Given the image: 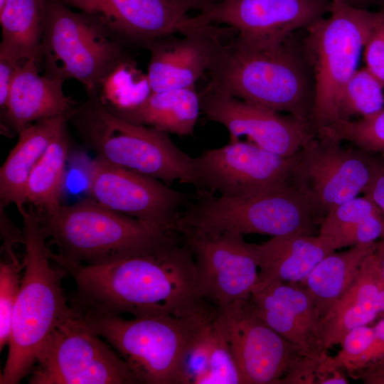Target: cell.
<instances>
[{
	"instance_id": "obj_18",
	"label": "cell",
	"mask_w": 384,
	"mask_h": 384,
	"mask_svg": "<svg viewBox=\"0 0 384 384\" xmlns=\"http://www.w3.org/2000/svg\"><path fill=\"white\" fill-rule=\"evenodd\" d=\"M249 299L257 316L306 356L322 361L329 356L322 318L300 283H256Z\"/></svg>"
},
{
	"instance_id": "obj_33",
	"label": "cell",
	"mask_w": 384,
	"mask_h": 384,
	"mask_svg": "<svg viewBox=\"0 0 384 384\" xmlns=\"http://www.w3.org/2000/svg\"><path fill=\"white\" fill-rule=\"evenodd\" d=\"M14 246H3L0 262V349L9 343L14 307L17 299L25 267L24 256L19 259Z\"/></svg>"
},
{
	"instance_id": "obj_10",
	"label": "cell",
	"mask_w": 384,
	"mask_h": 384,
	"mask_svg": "<svg viewBox=\"0 0 384 384\" xmlns=\"http://www.w3.org/2000/svg\"><path fill=\"white\" fill-rule=\"evenodd\" d=\"M217 319L243 384H314L321 361L306 356L270 327L249 298L217 306Z\"/></svg>"
},
{
	"instance_id": "obj_43",
	"label": "cell",
	"mask_w": 384,
	"mask_h": 384,
	"mask_svg": "<svg viewBox=\"0 0 384 384\" xmlns=\"http://www.w3.org/2000/svg\"><path fill=\"white\" fill-rule=\"evenodd\" d=\"M176 4L186 12L207 10L216 6L225 0H174Z\"/></svg>"
},
{
	"instance_id": "obj_9",
	"label": "cell",
	"mask_w": 384,
	"mask_h": 384,
	"mask_svg": "<svg viewBox=\"0 0 384 384\" xmlns=\"http://www.w3.org/2000/svg\"><path fill=\"white\" fill-rule=\"evenodd\" d=\"M383 22L382 15L354 8L344 0H332L329 16L306 29L316 86L311 122L317 132L338 121L343 87L358 70L370 36Z\"/></svg>"
},
{
	"instance_id": "obj_21",
	"label": "cell",
	"mask_w": 384,
	"mask_h": 384,
	"mask_svg": "<svg viewBox=\"0 0 384 384\" xmlns=\"http://www.w3.org/2000/svg\"><path fill=\"white\" fill-rule=\"evenodd\" d=\"M382 239L363 260L351 286L322 319L325 347L341 344L350 330L369 325L384 314Z\"/></svg>"
},
{
	"instance_id": "obj_29",
	"label": "cell",
	"mask_w": 384,
	"mask_h": 384,
	"mask_svg": "<svg viewBox=\"0 0 384 384\" xmlns=\"http://www.w3.org/2000/svg\"><path fill=\"white\" fill-rule=\"evenodd\" d=\"M151 92L147 75L138 70L134 61L129 57L104 79L98 95L108 110H118L137 106Z\"/></svg>"
},
{
	"instance_id": "obj_31",
	"label": "cell",
	"mask_w": 384,
	"mask_h": 384,
	"mask_svg": "<svg viewBox=\"0 0 384 384\" xmlns=\"http://www.w3.org/2000/svg\"><path fill=\"white\" fill-rule=\"evenodd\" d=\"M378 208L368 197H356L328 213L320 224L319 234L327 237L336 250L350 247L359 224Z\"/></svg>"
},
{
	"instance_id": "obj_19",
	"label": "cell",
	"mask_w": 384,
	"mask_h": 384,
	"mask_svg": "<svg viewBox=\"0 0 384 384\" xmlns=\"http://www.w3.org/2000/svg\"><path fill=\"white\" fill-rule=\"evenodd\" d=\"M85 12L129 49L149 47L156 40L180 34L189 16L174 0H58Z\"/></svg>"
},
{
	"instance_id": "obj_37",
	"label": "cell",
	"mask_w": 384,
	"mask_h": 384,
	"mask_svg": "<svg viewBox=\"0 0 384 384\" xmlns=\"http://www.w3.org/2000/svg\"><path fill=\"white\" fill-rule=\"evenodd\" d=\"M364 48L366 67L384 83V22L375 28Z\"/></svg>"
},
{
	"instance_id": "obj_46",
	"label": "cell",
	"mask_w": 384,
	"mask_h": 384,
	"mask_svg": "<svg viewBox=\"0 0 384 384\" xmlns=\"http://www.w3.org/2000/svg\"><path fill=\"white\" fill-rule=\"evenodd\" d=\"M6 0H0V11L4 8Z\"/></svg>"
},
{
	"instance_id": "obj_42",
	"label": "cell",
	"mask_w": 384,
	"mask_h": 384,
	"mask_svg": "<svg viewBox=\"0 0 384 384\" xmlns=\"http://www.w3.org/2000/svg\"><path fill=\"white\" fill-rule=\"evenodd\" d=\"M350 375L366 384H384V358L374 361Z\"/></svg>"
},
{
	"instance_id": "obj_11",
	"label": "cell",
	"mask_w": 384,
	"mask_h": 384,
	"mask_svg": "<svg viewBox=\"0 0 384 384\" xmlns=\"http://www.w3.org/2000/svg\"><path fill=\"white\" fill-rule=\"evenodd\" d=\"M29 375L30 384L139 383L74 308L41 346Z\"/></svg>"
},
{
	"instance_id": "obj_38",
	"label": "cell",
	"mask_w": 384,
	"mask_h": 384,
	"mask_svg": "<svg viewBox=\"0 0 384 384\" xmlns=\"http://www.w3.org/2000/svg\"><path fill=\"white\" fill-rule=\"evenodd\" d=\"M363 193L384 213V154L372 153L370 176Z\"/></svg>"
},
{
	"instance_id": "obj_4",
	"label": "cell",
	"mask_w": 384,
	"mask_h": 384,
	"mask_svg": "<svg viewBox=\"0 0 384 384\" xmlns=\"http://www.w3.org/2000/svg\"><path fill=\"white\" fill-rule=\"evenodd\" d=\"M37 215L50 258L63 269L105 265L147 252L175 232L157 229L93 198L62 205L49 215Z\"/></svg>"
},
{
	"instance_id": "obj_20",
	"label": "cell",
	"mask_w": 384,
	"mask_h": 384,
	"mask_svg": "<svg viewBox=\"0 0 384 384\" xmlns=\"http://www.w3.org/2000/svg\"><path fill=\"white\" fill-rule=\"evenodd\" d=\"M228 28L206 24L187 29L181 37L172 34L154 41L147 49L146 75L151 91L195 87L208 70Z\"/></svg>"
},
{
	"instance_id": "obj_27",
	"label": "cell",
	"mask_w": 384,
	"mask_h": 384,
	"mask_svg": "<svg viewBox=\"0 0 384 384\" xmlns=\"http://www.w3.org/2000/svg\"><path fill=\"white\" fill-rule=\"evenodd\" d=\"M46 0H6L0 11V59L41 61Z\"/></svg>"
},
{
	"instance_id": "obj_41",
	"label": "cell",
	"mask_w": 384,
	"mask_h": 384,
	"mask_svg": "<svg viewBox=\"0 0 384 384\" xmlns=\"http://www.w3.org/2000/svg\"><path fill=\"white\" fill-rule=\"evenodd\" d=\"M342 368L333 366L329 356L321 361L315 371L316 384H346L348 383L346 376L341 370Z\"/></svg>"
},
{
	"instance_id": "obj_28",
	"label": "cell",
	"mask_w": 384,
	"mask_h": 384,
	"mask_svg": "<svg viewBox=\"0 0 384 384\" xmlns=\"http://www.w3.org/2000/svg\"><path fill=\"white\" fill-rule=\"evenodd\" d=\"M69 144L65 124L54 137L28 179L26 203L33 206L39 215L53 214L62 206Z\"/></svg>"
},
{
	"instance_id": "obj_39",
	"label": "cell",
	"mask_w": 384,
	"mask_h": 384,
	"mask_svg": "<svg viewBox=\"0 0 384 384\" xmlns=\"http://www.w3.org/2000/svg\"><path fill=\"white\" fill-rule=\"evenodd\" d=\"M373 327L375 330L374 339L350 374L374 361L384 358V318L380 319Z\"/></svg>"
},
{
	"instance_id": "obj_36",
	"label": "cell",
	"mask_w": 384,
	"mask_h": 384,
	"mask_svg": "<svg viewBox=\"0 0 384 384\" xmlns=\"http://www.w3.org/2000/svg\"><path fill=\"white\" fill-rule=\"evenodd\" d=\"M375 336L374 327L364 325L346 333L341 344V349L335 357L329 356L333 366L346 369L351 373L358 361L370 346Z\"/></svg>"
},
{
	"instance_id": "obj_24",
	"label": "cell",
	"mask_w": 384,
	"mask_h": 384,
	"mask_svg": "<svg viewBox=\"0 0 384 384\" xmlns=\"http://www.w3.org/2000/svg\"><path fill=\"white\" fill-rule=\"evenodd\" d=\"M68 122L58 116L34 122L18 132V139L0 169V200L4 206L26 203L30 174L56 134Z\"/></svg>"
},
{
	"instance_id": "obj_23",
	"label": "cell",
	"mask_w": 384,
	"mask_h": 384,
	"mask_svg": "<svg viewBox=\"0 0 384 384\" xmlns=\"http://www.w3.org/2000/svg\"><path fill=\"white\" fill-rule=\"evenodd\" d=\"M259 269L257 283H300L326 255L336 248L326 236L290 233L252 244Z\"/></svg>"
},
{
	"instance_id": "obj_16",
	"label": "cell",
	"mask_w": 384,
	"mask_h": 384,
	"mask_svg": "<svg viewBox=\"0 0 384 384\" xmlns=\"http://www.w3.org/2000/svg\"><path fill=\"white\" fill-rule=\"evenodd\" d=\"M198 95L201 111L208 120L228 130L230 142L247 136L251 142L269 151L290 157L317 133L310 121L283 115L209 85Z\"/></svg>"
},
{
	"instance_id": "obj_5",
	"label": "cell",
	"mask_w": 384,
	"mask_h": 384,
	"mask_svg": "<svg viewBox=\"0 0 384 384\" xmlns=\"http://www.w3.org/2000/svg\"><path fill=\"white\" fill-rule=\"evenodd\" d=\"M68 115V122L95 158L171 186L176 181L199 184L193 157L181 150L168 133L133 124L112 113L97 93L87 94Z\"/></svg>"
},
{
	"instance_id": "obj_6",
	"label": "cell",
	"mask_w": 384,
	"mask_h": 384,
	"mask_svg": "<svg viewBox=\"0 0 384 384\" xmlns=\"http://www.w3.org/2000/svg\"><path fill=\"white\" fill-rule=\"evenodd\" d=\"M215 307L209 304L201 311L183 316L132 319L73 308L114 348L139 383L180 384L186 353Z\"/></svg>"
},
{
	"instance_id": "obj_40",
	"label": "cell",
	"mask_w": 384,
	"mask_h": 384,
	"mask_svg": "<svg viewBox=\"0 0 384 384\" xmlns=\"http://www.w3.org/2000/svg\"><path fill=\"white\" fill-rule=\"evenodd\" d=\"M21 63L0 59V107L3 110L7 106L12 83Z\"/></svg>"
},
{
	"instance_id": "obj_15",
	"label": "cell",
	"mask_w": 384,
	"mask_h": 384,
	"mask_svg": "<svg viewBox=\"0 0 384 384\" xmlns=\"http://www.w3.org/2000/svg\"><path fill=\"white\" fill-rule=\"evenodd\" d=\"M332 0H225L183 23L181 32L206 24H223L247 41H281L329 14Z\"/></svg>"
},
{
	"instance_id": "obj_25",
	"label": "cell",
	"mask_w": 384,
	"mask_h": 384,
	"mask_svg": "<svg viewBox=\"0 0 384 384\" xmlns=\"http://www.w3.org/2000/svg\"><path fill=\"white\" fill-rule=\"evenodd\" d=\"M194 87L151 92L135 107L109 110L133 124L178 136L192 135L201 112L199 95Z\"/></svg>"
},
{
	"instance_id": "obj_44",
	"label": "cell",
	"mask_w": 384,
	"mask_h": 384,
	"mask_svg": "<svg viewBox=\"0 0 384 384\" xmlns=\"http://www.w3.org/2000/svg\"><path fill=\"white\" fill-rule=\"evenodd\" d=\"M344 1L348 5L351 6H353L354 8L363 9L362 6L364 4L366 0H344Z\"/></svg>"
},
{
	"instance_id": "obj_13",
	"label": "cell",
	"mask_w": 384,
	"mask_h": 384,
	"mask_svg": "<svg viewBox=\"0 0 384 384\" xmlns=\"http://www.w3.org/2000/svg\"><path fill=\"white\" fill-rule=\"evenodd\" d=\"M92 198L114 211L164 231H177L178 220L194 195L126 168L95 159H79Z\"/></svg>"
},
{
	"instance_id": "obj_3",
	"label": "cell",
	"mask_w": 384,
	"mask_h": 384,
	"mask_svg": "<svg viewBox=\"0 0 384 384\" xmlns=\"http://www.w3.org/2000/svg\"><path fill=\"white\" fill-rule=\"evenodd\" d=\"M17 208L23 218L25 267L14 307L1 384H16L29 375L45 340L73 311L61 286L68 273L53 267L36 211L27 210L24 205Z\"/></svg>"
},
{
	"instance_id": "obj_17",
	"label": "cell",
	"mask_w": 384,
	"mask_h": 384,
	"mask_svg": "<svg viewBox=\"0 0 384 384\" xmlns=\"http://www.w3.org/2000/svg\"><path fill=\"white\" fill-rule=\"evenodd\" d=\"M181 235L192 252L198 291L205 301L219 307L250 297L259 269L243 235Z\"/></svg>"
},
{
	"instance_id": "obj_22",
	"label": "cell",
	"mask_w": 384,
	"mask_h": 384,
	"mask_svg": "<svg viewBox=\"0 0 384 384\" xmlns=\"http://www.w3.org/2000/svg\"><path fill=\"white\" fill-rule=\"evenodd\" d=\"M38 61L28 60L18 67L3 118L18 133L27 126L58 116H68L78 104L63 91V80L41 75Z\"/></svg>"
},
{
	"instance_id": "obj_34",
	"label": "cell",
	"mask_w": 384,
	"mask_h": 384,
	"mask_svg": "<svg viewBox=\"0 0 384 384\" xmlns=\"http://www.w3.org/2000/svg\"><path fill=\"white\" fill-rule=\"evenodd\" d=\"M203 384H243L236 361L218 323L217 309L211 326L209 370Z\"/></svg>"
},
{
	"instance_id": "obj_35",
	"label": "cell",
	"mask_w": 384,
	"mask_h": 384,
	"mask_svg": "<svg viewBox=\"0 0 384 384\" xmlns=\"http://www.w3.org/2000/svg\"><path fill=\"white\" fill-rule=\"evenodd\" d=\"M216 309L210 314L186 353L180 384H203L209 370L211 326Z\"/></svg>"
},
{
	"instance_id": "obj_32",
	"label": "cell",
	"mask_w": 384,
	"mask_h": 384,
	"mask_svg": "<svg viewBox=\"0 0 384 384\" xmlns=\"http://www.w3.org/2000/svg\"><path fill=\"white\" fill-rule=\"evenodd\" d=\"M319 132L363 150L384 154V108L368 117L336 122Z\"/></svg>"
},
{
	"instance_id": "obj_8",
	"label": "cell",
	"mask_w": 384,
	"mask_h": 384,
	"mask_svg": "<svg viewBox=\"0 0 384 384\" xmlns=\"http://www.w3.org/2000/svg\"><path fill=\"white\" fill-rule=\"evenodd\" d=\"M129 48L90 15L46 0L41 61L45 75L73 79L86 95L98 93L107 75L131 57Z\"/></svg>"
},
{
	"instance_id": "obj_45",
	"label": "cell",
	"mask_w": 384,
	"mask_h": 384,
	"mask_svg": "<svg viewBox=\"0 0 384 384\" xmlns=\"http://www.w3.org/2000/svg\"><path fill=\"white\" fill-rule=\"evenodd\" d=\"M381 239H382V240L383 242V245H384V235L383 236V238ZM382 270H383V277H384V255H383V261H382Z\"/></svg>"
},
{
	"instance_id": "obj_26",
	"label": "cell",
	"mask_w": 384,
	"mask_h": 384,
	"mask_svg": "<svg viewBox=\"0 0 384 384\" xmlns=\"http://www.w3.org/2000/svg\"><path fill=\"white\" fill-rule=\"evenodd\" d=\"M378 240L330 253L300 282L322 319L351 286L365 258L377 247Z\"/></svg>"
},
{
	"instance_id": "obj_14",
	"label": "cell",
	"mask_w": 384,
	"mask_h": 384,
	"mask_svg": "<svg viewBox=\"0 0 384 384\" xmlns=\"http://www.w3.org/2000/svg\"><path fill=\"white\" fill-rule=\"evenodd\" d=\"M294 156H283L240 140L206 150L193 158L199 184L196 193L238 198L284 188L291 184Z\"/></svg>"
},
{
	"instance_id": "obj_12",
	"label": "cell",
	"mask_w": 384,
	"mask_h": 384,
	"mask_svg": "<svg viewBox=\"0 0 384 384\" xmlns=\"http://www.w3.org/2000/svg\"><path fill=\"white\" fill-rule=\"evenodd\" d=\"M317 132L294 156L290 182L324 216L358 197L368 183L372 153Z\"/></svg>"
},
{
	"instance_id": "obj_30",
	"label": "cell",
	"mask_w": 384,
	"mask_h": 384,
	"mask_svg": "<svg viewBox=\"0 0 384 384\" xmlns=\"http://www.w3.org/2000/svg\"><path fill=\"white\" fill-rule=\"evenodd\" d=\"M383 87L384 83L367 67L358 69L341 92L336 122L368 117L383 109Z\"/></svg>"
},
{
	"instance_id": "obj_2",
	"label": "cell",
	"mask_w": 384,
	"mask_h": 384,
	"mask_svg": "<svg viewBox=\"0 0 384 384\" xmlns=\"http://www.w3.org/2000/svg\"><path fill=\"white\" fill-rule=\"evenodd\" d=\"M296 33L281 41L255 43L237 35L228 43L222 42L208 70V85L238 99L311 122L314 71L305 37L298 38Z\"/></svg>"
},
{
	"instance_id": "obj_7",
	"label": "cell",
	"mask_w": 384,
	"mask_h": 384,
	"mask_svg": "<svg viewBox=\"0 0 384 384\" xmlns=\"http://www.w3.org/2000/svg\"><path fill=\"white\" fill-rule=\"evenodd\" d=\"M324 215L315 204L292 184L247 197L196 193L177 223L181 233L278 236L290 233L316 235Z\"/></svg>"
},
{
	"instance_id": "obj_1",
	"label": "cell",
	"mask_w": 384,
	"mask_h": 384,
	"mask_svg": "<svg viewBox=\"0 0 384 384\" xmlns=\"http://www.w3.org/2000/svg\"><path fill=\"white\" fill-rule=\"evenodd\" d=\"M63 270L75 282L72 306L77 309L134 317L183 316L210 304L198 291L192 252L178 232L147 252Z\"/></svg>"
}]
</instances>
